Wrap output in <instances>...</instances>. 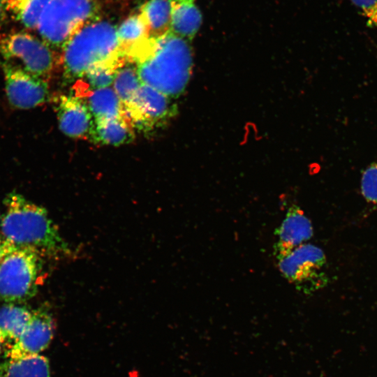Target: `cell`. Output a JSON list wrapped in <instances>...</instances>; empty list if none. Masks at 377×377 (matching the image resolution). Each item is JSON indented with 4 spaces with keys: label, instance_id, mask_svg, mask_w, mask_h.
<instances>
[{
    "label": "cell",
    "instance_id": "21",
    "mask_svg": "<svg viewBox=\"0 0 377 377\" xmlns=\"http://www.w3.org/2000/svg\"><path fill=\"white\" fill-rule=\"evenodd\" d=\"M117 32L124 52L150 36L148 28L140 14L126 18L117 27Z\"/></svg>",
    "mask_w": 377,
    "mask_h": 377
},
{
    "label": "cell",
    "instance_id": "5",
    "mask_svg": "<svg viewBox=\"0 0 377 377\" xmlns=\"http://www.w3.org/2000/svg\"><path fill=\"white\" fill-rule=\"evenodd\" d=\"M98 11L94 0H50L38 20V32L50 47H61Z\"/></svg>",
    "mask_w": 377,
    "mask_h": 377
},
{
    "label": "cell",
    "instance_id": "18",
    "mask_svg": "<svg viewBox=\"0 0 377 377\" xmlns=\"http://www.w3.org/2000/svg\"><path fill=\"white\" fill-rule=\"evenodd\" d=\"M150 36H159L171 31V6L169 0H149L140 8Z\"/></svg>",
    "mask_w": 377,
    "mask_h": 377
},
{
    "label": "cell",
    "instance_id": "12",
    "mask_svg": "<svg viewBox=\"0 0 377 377\" xmlns=\"http://www.w3.org/2000/svg\"><path fill=\"white\" fill-rule=\"evenodd\" d=\"M275 234L277 240L274 247V253L278 258L309 240L313 235V228L303 211L299 207L292 205Z\"/></svg>",
    "mask_w": 377,
    "mask_h": 377
},
{
    "label": "cell",
    "instance_id": "6",
    "mask_svg": "<svg viewBox=\"0 0 377 377\" xmlns=\"http://www.w3.org/2000/svg\"><path fill=\"white\" fill-rule=\"evenodd\" d=\"M0 54L6 61L45 79L57 63L50 46L44 40L24 31H14L0 36Z\"/></svg>",
    "mask_w": 377,
    "mask_h": 377
},
{
    "label": "cell",
    "instance_id": "2",
    "mask_svg": "<svg viewBox=\"0 0 377 377\" xmlns=\"http://www.w3.org/2000/svg\"><path fill=\"white\" fill-rule=\"evenodd\" d=\"M1 235L17 246H31L45 254L69 256L73 249L43 207L12 193L4 200Z\"/></svg>",
    "mask_w": 377,
    "mask_h": 377
},
{
    "label": "cell",
    "instance_id": "20",
    "mask_svg": "<svg viewBox=\"0 0 377 377\" xmlns=\"http://www.w3.org/2000/svg\"><path fill=\"white\" fill-rule=\"evenodd\" d=\"M141 85L135 65L128 62L118 69L113 89L125 105L133 99Z\"/></svg>",
    "mask_w": 377,
    "mask_h": 377
},
{
    "label": "cell",
    "instance_id": "4",
    "mask_svg": "<svg viewBox=\"0 0 377 377\" xmlns=\"http://www.w3.org/2000/svg\"><path fill=\"white\" fill-rule=\"evenodd\" d=\"M42 251L17 246L0 264V300L8 304L24 302L37 293L44 279Z\"/></svg>",
    "mask_w": 377,
    "mask_h": 377
},
{
    "label": "cell",
    "instance_id": "17",
    "mask_svg": "<svg viewBox=\"0 0 377 377\" xmlns=\"http://www.w3.org/2000/svg\"><path fill=\"white\" fill-rule=\"evenodd\" d=\"M0 377H50L49 362L40 354L6 359L0 364Z\"/></svg>",
    "mask_w": 377,
    "mask_h": 377
},
{
    "label": "cell",
    "instance_id": "15",
    "mask_svg": "<svg viewBox=\"0 0 377 377\" xmlns=\"http://www.w3.org/2000/svg\"><path fill=\"white\" fill-rule=\"evenodd\" d=\"M31 313L32 311L14 304H8L0 308V332L6 353L23 332Z\"/></svg>",
    "mask_w": 377,
    "mask_h": 377
},
{
    "label": "cell",
    "instance_id": "10",
    "mask_svg": "<svg viewBox=\"0 0 377 377\" xmlns=\"http://www.w3.org/2000/svg\"><path fill=\"white\" fill-rule=\"evenodd\" d=\"M54 323L51 313L43 308L32 311L23 332L6 352V359H17L40 354L51 342Z\"/></svg>",
    "mask_w": 377,
    "mask_h": 377
},
{
    "label": "cell",
    "instance_id": "26",
    "mask_svg": "<svg viewBox=\"0 0 377 377\" xmlns=\"http://www.w3.org/2000/svg\"><path fill=\"white\" fill-rule=\"evenodd\" d=\"M8 0H0V24L3 23L9 15Z\"/></svg>",
    "mask_w": 377,
    "mask_h": 377
},
{
    "label": "cell",
    "instance_id": "16",
    "mask_svg": "<svg viewBox=\"0 0 377 377\" xmlns=\"http://www.w3.org/2000/svg\"><path fill=\"white\" fill-rule=\"evenodd\" d=\"M85 101L94 119L126 117L122 102L110 87L88 90Z\"/></svg>",
    "mask_w": 377,
    "mask_h": 377
},
{
    "label": "cell",
    "instance_id": "7",
    "mask_svg": "<svg viewBox=\"0 0 377 377\" xmlns=\"http://www.w3.org/2000/svg\"><path fill=\"white\" fill-rule=\"evenodd\" d=\"M124 108L125 116L133 127L143 132H149L164 124L175 110L170 97L143 84Z\"/></svg>",
    "mask_w": 377,
    "mask_h": 377
},
{
    "label": "cell",
    "instance_id": "19",
    "mask_svg": "<svg viewBox=\"0 0 377 377\" xmlns=\"http://www.w3.org/2000/svg\"><path fill=\"white\" fill-rule=\"evenodd\" d=\"M50 0H8L9 15L28 29H36L39 17Z\"/></svg>",
    "mask_w": 377,
    "mask_h": 377
},
{
    "label": "cell",
    "instance_id": "23",
    "mask_svg": "<svg viewBox=\"0 0 377 377\" xmlns=\"http://www.w3.org/2000/svg\"><path fill=\"white\" fill-rule=\"evenodd\" d=\"M367 27L377 31V0H349Z\"/></svg>",
    "mask_w": 377,
    "mask_h": 377
},
{
    "label": "cell",
    "instance_id": "14",
    "mask_svg": "<svg viewBox=\"0 0 377 377\" xmlns=\"http://www.w3.org/2000/svg\"><path fill=\"white\" fill-rule=\"evenodd\" d=\"M171 6V31L191 40L202 24V15L194 0H169Z\"/></svg>",
    "mask_w": 377,
    "mask_h": 377
},
{
    "label": "cell",
    "instance_id": "8",
    "mask_svg": "<svg viewBox=\"0 0 377 377\" xmlns=\"http://www.w3.org/2000/svg\"><path fill=\"white\" fill-rule=\"evenodd\" d=\"M2 66L7 97L13 106L29 109L47 100L49 87L45 79L8 61H4Z\"/></svg>",
    "mask_w": 377,
    "mask_h": 377
},
{
    "label": "cell",
    "instance_id": "1",
    "mask_svg": "<svg viewBox=\"0 0 377 377\" xmlns=\"http://www.w3.org/2000/svg\"><path fill=\"white\" fill-rule=\"evenodd\" d=\"M136 66L139 78L170 98L179 96L190 79L193 56L186 40L172 31L149 36L125 52Z\"/></svg>",
    "mask_w": 377,
    "mask_h": 377
},
{
    "label": "cell",
    "instance_id": "24",
    "mask_svg": "<svg viewBox=\"0 0 377 377\" xmlns=\"http://www.w3.org/2000/svg\"><path fill=\"white\" fill-rule=\"evenodd\" d=\"M361 190L366 200L377 203V162L369 165L363 172Z\"/></svg>",
    "mask_w": 377,
    "mask_h": 377
},
{
    "label": "cell",
    "instance_id": "13",
    "mask_svg": "<svg viewBox=\"0 0 377 377\" xmlns=\"http://www.w3.org/2000/svg\"><path fill=\"white\" fill-rule=\"evenodd\" d=\"M134 128L126 117L94 119L89 138L95 143L118 146L131 142Z\"/></svg>",
    "mask_w": 377,
    "mask_h": 377
},
{
    "label": "cell",
    "instance_id": "28",
    "mask_svg": "<svg viewBox=\"0 0 377 377\" xmlns=\"http://www.w3.org/2000/svg\"><path fill=\"white\" fill-rule=\"evenodd\" d=\"M1 216H0V224H1Z\"/></svg>",
    "mask_w": 377,
    "mask_h": 377
},
{
    "label": "cell",
    "instance_id": "3",
    "mask_svg": "<svg viewBox=\"0 0 377 377\" xmlns=\"http://www.w3.org/2000/svg\"><path fill=\"white\" fill-rule=\"evenodd\" d=\"M61 50L60 62L64 76L70 81L82 77L96 66L126 57L121 48L117 27L101 20L83 26Z\"/></svg>",
    "mask_w": 377,
    "mask_h": 377
},
{
    "label": "cell",
    "instance_id": "25",
    "mask_svg": "<svg viewBox=\"0 0 377 377\" xmlns=\"http://www.w3.org/2000/svg\"><path fill=\"white\" fill-rule=\"evenodd\" d=\"M17 247V246L4 238L2 235L0 236V264Z\"/></svg>",
    "mask_w": 377,
    "mask_h": 377
},
{
    "label": "cell",
    "instance_id": "22",
    "mask_svg": "<svg viewBox=\"0 0 377 377\" xmlns=\"http://www.w3.org/2000/svg\"><path fill=\"white\" fill-rule=\"evenodd\" d=\"M126 63V57H121L89 70L82 77L86 80L88 90L109 87L113 84L118 69Z\"/></svg>",
    "mask_w": 377,
    "mask_h": 377
},
{
    "label": "cell",
    "instance_id": "27",
    "mask_svg": "<svg viewBox=\"0 0 377 377\" xmlns=\"http://www.w3.org/2000/svg\"><path fill=\"white\" fill-rule=\"evenodd\" d=\"M3 353L5 357L6 348H5L4 343H3V341L1 334V332H0V355L3 354Z\"/></svg>",
    "mask_w": 377,
    "mask_h": 377
},
{
    "label": "cell",
    "instance_id": "9",
    "mask_svg": "<svg viewBox=\"0 0 377 377\" xmlns=\"http://www.w3.org/2000/svg\"><path fill=\"white\" fill-rule=\"evenodd\" d=\"M276 259L282 275L300 289L317 277L318 272L326 262L323 250L309 244H302Z\"/></svg>",
    "mask_w": 377,
    "mask_h": 377
},
{
    "label": "cell",
    "instance_id": "11",
    "mask_svg": "<svg viewBox=\"0 0 377 377\" xmlns=\"http://www.w3.org/2000/svg\"><path fill=\"white\" fill-rule=\"evenodd\" d=\"M56 103L60 130L71 138H89L94 118L85 101L77 96L61 95Z\"/></svg>",
    "mask_w": 377,
    "mask_h": 377
}]
</instances>
